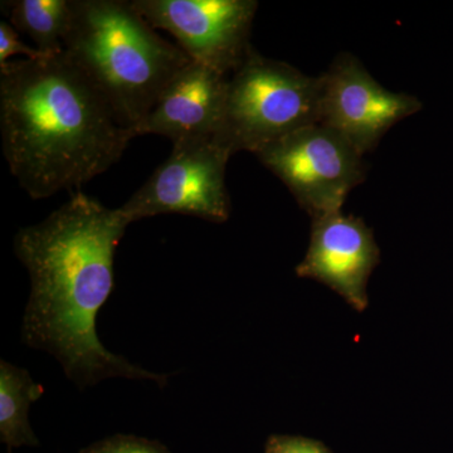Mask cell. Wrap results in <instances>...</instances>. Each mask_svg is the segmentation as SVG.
<instances>
[{
	"instance_id": "7a4b0ae2",
	"label": "cell",
	"mask_w": 453,
	"mask_h": 453,
	"mask_svg": "<svg viewBox=\"0 0 453 453\" xmlns=\"http://www.w3.org/2000/svg\"><path fill=\"white\" fill-rule=\"evenodd\" d=\"M0 133L9 170L32 199L98 177L136 138L65 50L0 65Z\"/></svg>"
},
{
	"instance_id": "5b68a950",
	"label": "cell",
	"mask_w": 453,
	"mask_h": 453,
	"mask_svg": "<svg viewBox=\"0 0 453 453\" xmlns=\"http://www.w3.org/2000/svg\"><path fill=\"white\" fill-rule=\"evenodd\" d=\"M312 219L342 211L353 188L365 179L363 155L323 124L310 125L255 154Z\"/></svg>"
},
{
	"instance_id": "5bb4252c",
	"label": "cell",
	"mask_w": 453,
	"mask_h": 453,
	"mask_svg": "<svg viewBox=\"0 0 453 453\" xmlns=\"http://www.w3.org/2000/svg\"><path fill=\"white\" fill-rule=\"evenodd\" d=\"M22 55L26 59L44 58L43 53L35 47L27 46L19 38V33L9 23H0V65L9 62L13 56Z\"/></svg>"
},
{
	"instance_id": "4fadbf2b",
	"label": "cell",
	"mask_w": 453,
	"mask_h": 453,
	"mask_svg": "<svg viewBox=\"0 0 453 453\" xmlns=\"http://www.w3.org/2000/svg\"><path fill=\"white\" fill-rule=\"evenodd\" d=\"M80 453H172L157 441L148 438L116 434V436L97 441Z\"/></svg>"
},
{
	"instance_id": "3957f363",
	"label": "cell",
	"mask_w": 453,
	"mask_h": 453,
	"mask_svg": "<svg viewBox=\"0 0 453 453\" xmlns=\"http://www.w3.org/2000/svg\"><path fill=\"white\" fill-rule=\"evenodd\" d=\"M64 47L135 135L164 88L192 62L125 0H73Z\"/></svg>"
},
{
	"instance_id": "6da1fadb",
	"label": "cell",
	"mask_w": 453,
	"mask_h": 453,
	"mask_svg": "<svg viewBox=\"0 0 453 453\" xmlns=\"http://www.w3.org/2000/svg\"><path fill=\"white\" fill-rule=\"evenodd\" d=\"M130 223L120 208L77 192L14 237V252L31 277L23 342L52 354L80 388L110 378L168 383V374L116 356L97 335L98 311L113 288L116 247Z\"/></svg>"
},
{
	"instance_id": "52a82bcc",
	"label": "cell",
	"mask_w": 453,
	"mask_h": 453,
	"mask_svg": "<svg viewBox=\"0 0 453 453\" xmlns=\"http://www.w3.org/2000/svg\"><path fill=\"white\" fill-rule=\"evenodd\" d=\"M154 28L170 33L192 61L231 76L251 50L255 0H133Z\"/></svg>"
},
{
	"instance_id": "277c9868",
	"label": "cell",
	"mask_w": 453,
	"mask_h": 453,
	"mask_svg": "<svg viewBox=\"0 0 453 453\" xmlns=\"http://www.w3.org/2000/svg\"><path fill=\"white\" fill-rule=\"evenodd\" d=\"M321 76L259 55L251 47L231 73L213 142L229 154L258 153L267 145L319 122Z\"/></svg>"
},
{
	"instance_id": "30bf717a",
	"label": "cell",
	"mask_w": 453,
	"mask_h": 453,
	"mask_svg": "<svg viewBox=\"0 0 453 453\" xmlns=\"http://www.w3.org/2000/svg\"><path fill=\"white\" fill-rule=\"evenodd\" d=\"M228 74L192 61L175 74L136 135L165 136L173 144L213 140L225 107Z\"/></svg>"
},
{
	"instance_id": "7c38bea8",
	"label": "cell",
	"mask_w": 453,
	"mask_h": 453,
	"mask_svg": "<svg viewBox=\"0 0 453 453\" xmlns=\"http://www.w3.org/2000/svg\"><path fill=\"white\" fill-rule=\"evenodd\" d=\"M2 4L11 25L28 35L44 56L64 52L73 19V0H13Z\"/></svg>"
},
{
	"instance_id": "9a60e30c",
	"label": "cell",
	"mask_w": 453,
	"mask_h": 453,
	"mask_svg": "<svg viewBox=\"0 0 453 453\" xmlns=\"http://www.w3.org/2000/svg\"><path fill=\"white\" fill-rule=\"evenodd\" d=\"M265 453H332L319 441L300 436L273 434L267 440Z\"/></svg>"
},
{
	"instance_id": "8992f818",
	"label": "cell",
	"mask_w": 453,
	"mask_h": 453,
	"mask_svg": "<svg viewBox=\"0 0 453 453\" xmlns=\"http://www.w3.org/2000/svg\"><path fill=\"white\" fill-rule=\"evenodd\" d=\"M231 157L213 140L173 144L168 159L120 210L131 223L170 213L226 222L231 214L226 184Z\"/></svg>"
},
{
	"instance_id": "2e32d148",
	"label": "cell",
	"mask_w": 453,
	"mask_h": 453,
	"mask_svg": "<svg viewBox=\"0 0 453 453\" xmlns=\"http://www.w3.org/2000/svg\"><path fill=\"white\" fill-rule=\"evenodd\" d=\"M12 449H9V453H11Z\"/></svg>"
},
{
	"instance_id": "ba28073f",
	"label": "cell",
	"mask_w": 453,
	"mask_h": 453,
	"mask_svg": "<svg viewBox=\"0 0 453 453\" xmlns=\"http://www.w3.org/2000/svg\"><path fill=\"white\" fill-rule=\"evenodd\" d=\"M419 109L416 97L384 88L349 53L336 57L321 74L319 124L344 136L363 155L372 150L393 125Z\"/></svg>"
},
{
	"instance_id": "9c48e42d",
	"label": "cell",
	"mask_w": 453,
	"mask_h": 453,
	"mask_svg": "<svg viewBox=\"0 0 453 453\" xmlns=\"http://www.w3.org/2000/svg\"><path fill=\"white\" fill-rule=\"evenodd\" d=\"M380 256L372 229L363 219L335 211L312 219L308 253L296 273L325 283L357 311H365L366 283Z\"/></svg>"
},
{
	"instance_id": "8fae6325",
	"label": "cell",
	"mask_w": 453,
	"mask_h": 453,
	"mask_svg": "<svg viewBox=\"0 0 453 453\" xmlns=\"http://www.w3.org/2000/svg\"><path fill=\"white\" fill-rule=\"evenodd\" d=\"M42 384L32 380L26 369L2 360L0 363V440L8 449L38 445L29 425L32 403L43 395Z\"/></svg>"
}]
</instances>
